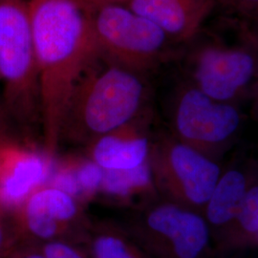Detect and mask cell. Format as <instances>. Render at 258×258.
Instances as JSON below:
<instances>
[{"mask_svg": "<svg viewBox=\"0 0 258 258\" xmlns=\"http://www.w3.org/2000/svg\"><path fill=\"white\" fill-rule=\"evenodd\" d=\"M88 14L99 55L107 61L144 75L175 53L176 43L126 4L104 5Z\"/></svg>", "mask_w": 258, "mask_h": 258, "instance_id": "277c9868", "label": "cell"}, {"mask_svg": "<svg viewBox=\"0 0 258 258\" xmlns=\"http://www.w3.org/2000/svg\"><path fill=\"white\" fill-rule=\"evenodd\" d=\"M141 118L94 141L86 156L105 170H130L146 164L151 145Z\"/></svg>", "mask_w": 258, "mask_h": 258, "instance_id": "7c38bea8", "label": "cell"}, {"mask_svg": "<svg viewBox=\"0 0 258 258\" xmlns=\"http://www.w3.org/2000/svg\"><path fill=\"white\" fill-rule=\"evenodd\" d=\"M1 258H47L40 245L19 243Z\"/></svg>", "mask_w": 258, "mask_h": 258, "instance_id": "44dd1931", "label": "cell"}, {"mask_svg": "<svg viewBox=\"0 0 258 258\" xmlns=\"http://www.w3.org/2000/svg\"><path fill=\"white\" fill-rule=\"evenodd\" d=\"M148 161L143 166L130 170H105L99 194L118 201H128L153 189Z\"/></svg>", "mask_w": 258, "mask_h": 258, "instance_id": "2e32d148", "label": "cell"}, {"mask_svg": "<svg viewBox=\"0 0 258 258\" xmlns=\"http://www.w3.org/2000/svg\"><path fill=\"white\" fill-rule=\"evenodd\" d=\"M236 219L244 231L251 234H257L258 186L247 190Z\"/></svg>", "mask_w": 258, "mask_h": 258, "instance_id": "e0dca14e", "label": "cell"}, {"mask_svg": "<svg viewBox=\"0 0 258 258\" xmlns=\"http://www.w3.org/2000/svg\"><path fill=\"white\" fill-rule=\"evenodd\" d=\"M257 79H258V75H257ZM257 101H258V88H257Z\"/></svg>", "mask_w": 258, "mask_h": 258, "instance_id": "603a6c76", "label": "cell"}, {"mask_svg": "<svg viewBox=\"0 0 258 258\" xmlns=\"http://www.w3.org/2000/svg\"><path fill=\"white\" fill-rule=\"evenodd\" d=\"M47 258H93L83 244L53 241L40 245Z\"/></svg>", "mask_w": 258, "mask_h": 258, "instance_id": "ac0fdd59", "label": "cell"}, {"mask_svg": "<svg viewBox=\"0 0 258 258\" xmlns=\"http://www.w3.org/2000/svg\"><path fill=\"white\" fill-rule=\"evenodd\" d=\"M129 8L160 28L174 43H188L203 32L216 0H129Z\"/></svg>", "mask_w": 258, "mask_h": 258, "instance_id": "8fae6325", "label": "cell"}, {"mask_svg": "<svg viewBox=\"0 0 258 258\" xmlns=\"http://www.w3.org/2000/svg\"><path fill=\"white\" fill-rule=\"evenodd\" d=\"M148 100L144 75L101 55L77 84L60 131V142L89 146L142 117Z\"/></svg>", "mask_w": 258, "mask_h": 258, "instance_id": "7a4b0ae2", "label": "cell"}, {"mask_svg": "<svg viewBox=\"0 0 258 258\" xmlns=\"http://www.w3.org/2000/svg\"><path fill=\"white\" fill-rule=\"evenodd\" d=\"M104 169L88 157H63L52 165L46 184L74 196L82 203L99 194Z\"/></svg>", "mask_w": 258, "mask_h": 258, "instance_id": "4fadbf2b", "label": "cell"}, {"mask_svg": "<svg viewBox=\"0 0 258 258\" xmlns=\"http://www.w3.org/2000/svg\"><path fill=\"white\" fill-rule=\"evenodd\" d=\"M86 12H90L104 5L126 4L129 0H76Z\"/></svg>", "mask_w": 258, "mask_h": 258, "instance_id": "7402d4cb", "label": "cell"}, {"mask_svg": "<svg viewBox=\"0 0 258 258\" xmlns=\"http://www.w3.org/2000/svg\"><path fill=\"white\" fill-rule=\"evenodd\" d=\"M121 225L152 258H198L209 242L203 218L167 200L140 210Z\"/></svg>", "mask_w": 258, "mask_h": 258, "instance_id": "8992f818", "label": "cell"}, {"mask_svg": "<svg viewBox=\"0 0 258 258\" xmlns=\"http://www.w3.org/2000/svg\"><path fill=\"white\" fill-rule=\"evenodd\" d=\"M257 235H258V233H257Z\"/></svg>", "mask_w": 258, "mask_h": 258, "instance_id": "cb8c5ba5", "label": "cell"}, {"mask_svg": "<svg viewBox=\"0 0 258 258\" xmlns=\"http://www.w3.org/2000/svg\"><path fill=\"white\" fill-rule=\"evenodd\" d=\"M172 122L180 142L199 150L231 137L240 124V114L231 102L216 101L191 83L176 94Z\"/></svg>", "mask_w": 258, "mask_h": 258, "instance_id": "9c48e42d", "label": "cell"}, {"mask_svg": "<svg viewBox=\"0 0 258 258\" xmlns=\"http://www.w3.org/2000/svg\"><path fill=\"white\" fill-rule=\"evenodd\" d=\"M37 58L43 150L54 159L70 99L99 57L89 14L76 0H29Z\"/></svg>", "mask_w": 258, "mask_h": 258, "instance_id": "6da1fadb", "label": "cell"}, {"mask_svg": "<svg viewBox=\"0 0 258 258\" xmlns=\"http://www.w3.org/2000/svg\"><path fill=\"white\" fill-rule=\"evenodd\" d=\"M217 6L231 12L244 21L258 22V0H216Z\"/></svg>", "mask_w": 258, "mask_h": 258, "instance_id": "d6986e66", "label": "cell"}, {"mask_svg": "<svg viewBox=\"0 0 258 258\" xmlns=\"http://www.w3.org/2000/svg\"><path fill=\"white\" fill-rule=\"evenodd\" d=\"M53 160L44 150L15 141H0V207L13 212L36 188L45 184Z\"/></svg>", "mask_w": 258, "mask_h": 258, "instance_id": "30bf717a", "label": "cell"}, {"mask_svg": "<svg viewBox=\"0 0 258 258\" xmlns=\"http://www.w3.org/2000/svg\"><path fill=\"white\" fill-rule=\"evenodd\" d=\"M5 211L0 207V258L19 244L13 226L5 221Z\"/></svg>", "mask_w": 258, "mask_h": 258, "instance_id": "ffe728a7", "label": "cell"}, {"mask_svg": "<svg viewBox=\"0 0 258 258\" xmlns=\"http://www.w3.org/2000/svg\"><path fill=\"white\" fill-rule=\"evenodd\" d=\"M148 164L154 186L167 201L192 211L207 204L220 178L215 163L178 140L151 145Z\"/></svg>", "mask_w": 258, "mask_h": 258, "instance_id": "52a82bcc", "label": "cell"}, {"mask_svg": "<svg viewBox=\"0 0 258 258\" xmlns=\"http://www.w3.org/2000/svg\"><path fill=\"white\" fill-rule=\"evenodd\" d=\"M13 215L12 226L19 243L83 244L92 225L81 201L46 183L30 194Z\"/></svg>", "mask_w": 258, "mask_h": 258, "instance_id": "ba28073f", "label": "cell"}, {"mask_svg": "<svg viewBox=\"0 0 258 258\" xmlns=\"http://www.w3.org/2000/svg\"><path fill=\"white\" fill-rule=\"evenodd\" d=\"M187 61L192 85L216 101L231 102L257 79L258 29L240 26L234 39L203 37Z\"/></svg>", "mask_w": 258, "mask_h": 258, "instance_id": "5b68a950", "label": "cell"}, {"mask_svg": "<svg viewBox=\"0 0 258 258\" xmlns=\"http://www.w3.org/2000/svg\"><path fill=\"white\" fill-rule=\"evenodd\" d=\"M0 78L5 104L19 121L40 120L39 82L29 0H0Z\"/></svg>", "mask_w": 258, "mask_h": 258, "instance_id": "3957f363", "label": "cell"}, {"mask_svg": "<svg viewBox=\"0 0 258 258\" xmlns=\"http://www.w3.org/2000/svg\"><path fill=\"white\" fill-rule=\"evenodd\" d=\"M248 188L244 175L231 170L219 178L207 202V217L213 225H224L236 218Z\"/></svg>", "mask_w": 258, "mask_h": 258, "instance_id": "9a60e30c", "label": "cell"}, {"mask_svg": "<svg viewBox=\"0 0 258 258\" xmlns=\"http://www.w3.org/2000/svg\"><path fill=\"white\" fill-rule=\"evenodd\" d=\"M83 245L93 258H152L119 223L92 222Z\"/></svg>", "mask_w": 258, "mask_h": 258, "instance_id": "5bb4252c", "label": "cell"}]
</instances>
